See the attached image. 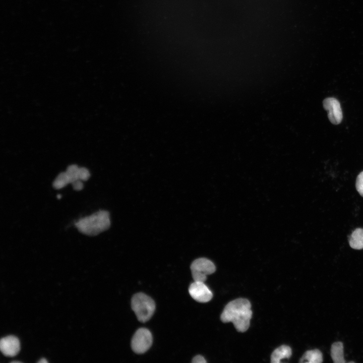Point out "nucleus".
Segmentation results:
<instances>
[{"label":"nucleus","mask_w":363,"mask_h":363,"mask_svg":"<svg viewBox=\"0 0 363 363\" xmlns=\"http://www.w3.org/2000/svg\"><path fill=\"white\" fill-rule=\"evenodd\" d=\"M190 268L194 281L203 282L206 280L207 275L213 273L216 270L214 263L205 258H200L194 260Z\"/></svg>","instance_id":"nucleus-5"},{"label":"nucleus","mask_w":363,"mask_h":363,"mask_svg":"<svg viewBox=\"0 0 363 363\" xmlns=\"http://www.w3.org/2000/svg\"><path fill=\"white\" fill-rule=\"evenodd\" d=\"M252 316L250 301L246 298H239L225 306L220 319L223 323H232L238 332H244L249 328Z\"/></svg>","instance_id":"nucleus-1"},{"label":"nucleus","mask_w":363,"mask_h":363,"mask_svg":"<svg viewBox=\"0 0 363 363\" xmlns=\"http://www.w3.org/2000/svg\"><path fill=\"white\" fill-rule=\"evenodd\" d=\"M20 362V361H11V362H12V363H13V362Z\"/></svg>","instance_id":"nucleus-18"},{"label":"nucleus","mask_w":363,"mask_h":363,"mask_svg":"<svg viewBox=\"0 0 363 363\" xmlns=\"http://www.w3.org/2000/svg\"><path fill=\"white\" fill-rule=\"evenodd\" d=\"M331 356L335 363H345L343 355V344L340 341L333 343L331 347Z\"/></svg>","instance_id":"nucleus-13"},{"label":"nucleus","mask_w":363,"mask_h":363,"mask_svg":"<svg viewBox=\"0 0 363 363\" xmlns=\"http://www.w3.org/2000/svg\"><path fill=\"white\" fill-rule=\"evenodd\" d=\"M131 306L138 320L142 322L148 321L152 316L155 304L154 300L143 293L135 294L132 298Z\"/></svg>","instance_id":"nucleus-4"},{"label":"nucleus","mask_w":363,"mask_h":363,"mask_svg":"<svg viewBox=\"0 0 363 363\" xmlns=\"http://www.w3.org/2000/svg\"><path fill=\"white\" fill-rule=\"evenodd\" d=\"M351 248L355 250L363 249V228L355 229L348 237Z\"/></svg>","instance_id":"nucleus-11"},{"label":"nucleus","mask_w":363,"mask_h":363,"mask_svg":"<svg viewBox=\"0 0 363 363\" xmlns=\"http://www.w3.org/2000/svg\"><path fill=\"white\" fill-rule=\"evenodd\" d=\"M20 342L17 337L10 335L2 338L0 341V349L6 356H14L20 350Z\"/></svg>","instance_id":"nucleus-9"},{"label":"nucleus","mask_w":363,"mask_h":363,"mask_svg":"<svg viewBox=\"0 0 363 363\" xmlns=\"http://www.w3.org/2000/svg\"><path fill=\"white\" fill-rule=\"evenodd\" d=\"M192 362L193 363H205L206 362V360L203 356L198 355L193 358Z\"/></svg>","instance_id":"nucleus-15"},{"label":"nucleus","mask_w":363,"mask_h":363,"mask_svg":"<svg viewBox=\"0 0 363 363\" xmlns=\"http://www.w3.org/2000/svg\"><path fill=\"white\" fill-rule=\"evenodd\" d=\"M61 197H62V196H61L60 195L58 194V195H57V198L58 199H60Z\"/></svg>","instance_id":"nucleus-17"},{"label":"nucleus","mask_w":363,"mask_h":363,"mask_svg":"<svg viewBox=\"0 0 363 363\" xmlns=\"http://www.w3.org/2000/svg\"><path fill=\"white\" fill-rule=\"evenodd\" d=\"M355 187L360 195L363 197V171L359 173L356 177Z\"/></svg>","instance_id":"nucleus-14"},{"label":"nucleus","mask_w":363,"mask_h":363,"mask_svg":"<svg viewBox=\"0 0 363 363\" xmlns=\"http://www.w3.org/2000/svg\"><path fill=\"white\" fill-rule=\"evenodd\" d=\"M38 362H39V363H41V362L46 363V362H47V360H46V359H45V358H41L40 360H39L38 361Z\"/></svg>","instance_id":"nucleus-16"},{"label":"nucleus","mask_w":363,"mask_h":363,"mask_svg":"<svg viewBox=\"0 0 363 363\" xmlns=\"http://www.w3.org/2000/svg\"><path fill=\"white\" fill-rule=\"evenodd\" d=\"M292 353L291 348L287 345H282L276 348L271 355V362L279 363L281 359L289 358Z\"/></svg>","instance_id":"nucleus-10"},{"label":"nucleus","mask_w":363,"mask_h":363,"mask_svg":"<svg viewBox=\"0 0 363 363\" xmlns=\"http://www.w3.org/2000/svg\"><path fill=\"white\" fill-rule=\"evenodd\" d=\"M75 225L80 232L88 236H95L109 227V213L107 211L99 210L80 219Z\"/></svg>","instance_id":"nucleus-2"},{"label":"nucleus","mask_w":363,"mask_h":363,"mask_svg":"<svg viewBox=\"0 0 363 363\" xmlns=\"http://www.w3.org/2000/svg\"><path fill=\"white\" fill-rule=\"evenodd\" d=\"M152 344V336L150 331L144 328L138 329L134 334L131 341L133 350L137 353H143L147 351Z\"/></svg>","instance_id":"nucleus-6"},{"label":"nucleus","mask_w":363,"mask_h":363,"mask_svg":"<svg viewBox=\"0 0 363 363\" xmlns=\"http://www.w3.org/2000/svg\"><path fill=\"white\" fill-rule=\"evenodd\" d=\"M189 292L195 300L200 302L210 301L213 293L203 282L194 281L189 287Z\"/></svg>","instance_id":"nucleus-8"},{"label":"nucleus","mask_w":363,"mask_h":363,"mask_svg":"<svg viewBox=\"0 0 363 363\" xmlns=\"http://www.w3.org/2000/svg\"><path fill=\"white\" fill-rule=\"evenodd\" d=\"M323 361V355L318 349L306 351L300 358V362L321 363Z\"/></svg>","instance_id":"nucleus-12"},{"label":"nucleus","mask_w":363,"mask_h":363,"mask_svg":"<svg viewBox=\"0 0 363 363\" xmlns=\"http://www.w3.org/2000/svg\"><path fill=\"white\" fill-rule=\"evenodd\" d=\"M323 105L328 112L330 122L334 125L339 124L342 119V111L338 100L333 97H328L323 100Z\"/></svg>","instance_id":"nucleus-7"},{"label":"nucleus","mask_w":363,"mask_h":363,"mask_svg":"<svg viewBox=\"0 0 363 363\" xmlns=\"http://www.w3.org/2000/svg\"><path fill=\"white\" fill-rule=\"evenodd\" d=\"M90 176L88 169L85 167H78L77 165H69L65 172L60 173L52 183L53 188L58 190L68 184L73 185L79 181L87 180Z\"/></svg>","instance_id":"nucleus-3"}]
</instances>
